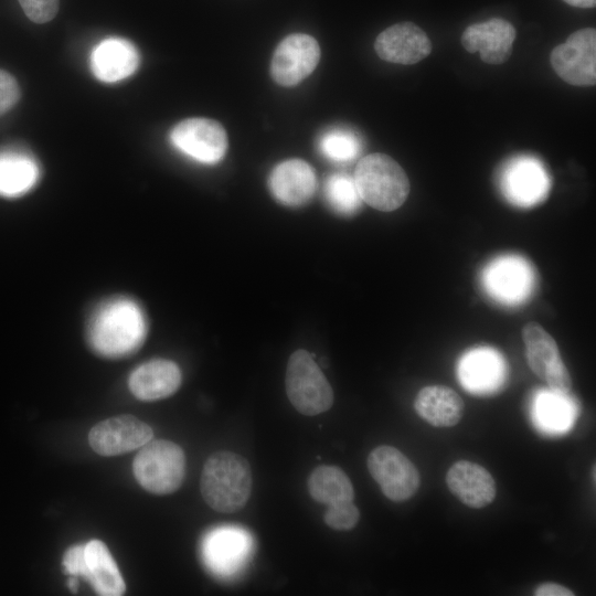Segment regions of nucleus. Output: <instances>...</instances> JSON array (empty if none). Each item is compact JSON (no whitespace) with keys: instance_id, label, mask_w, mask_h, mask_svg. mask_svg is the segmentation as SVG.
I'll return each mask as SVG.
<instances>
[{"instance_id":"nucleus-33","label":"nucleus","mask_w":596,"mask_h":596,"mask_svg":"<svg viewBox=\"0 0 596 596\" xmlns=\"http://www.w3.org/2000/svg\"><path fill=\"white\" fill-rule=\"evenodd\" d=\"M535 596H574L575 593L570 588L557 583H543L534 590Z\"/></svg>"},{"instance_id":"nucleus-34","label":"nucleus","mask_w":596,"mask_h":596,"mask_svg":"<svg viewBox=\"0 0 596 596\" xmlns=\"http://www.w3.org/2000/svg\"><path fill=\"white\" fill-rule=\"evenodd\" d=\"M566 3L577 8H593L596 0H564Z\"/></svg>"},{"instance_id":"nucleus-11","label":"nucleus","mask_w":596,"mask_h":596,"mask_svg":"<svg viewBox=\"0 0 596 596\" xmlns=\"http://www.w3.org/2000/svg\"><path fill=\"white\" fill-rule=\"evenodd\" d=\"M482 283L487 292L504 305H518L530 296L534 274L531 265L517 255L493 259L483 270Z\"/></svg>"},{"instance_id":"nucleus-3","label":"nucleus","mask_w":596,"mask_h":596,"mask_svg":"<svg viewBox=\"0 0 596 596\" xmlns=\"http://www.w3.org/2000/svg\"><path fill=\"white\" fill-rule=\"evenodd\" d=\"M353 180L361 200L383 212L398 209L409 193L405 171L384 153L363 157L355 167Z\"/></svg>"},{"instance_id":"nucleus-6","label":"nucleus","mask_w":596,"mask_h":596,"mask_svg":"<svg viewBox=\"0 0 596 596\" xmlns=\"http://www.w3.org/2000/svg\"><path fill=\"white\" fill-rule=\"evenodd\" d=\"M368 469L383 494L395 502L412 498L421 485L415 465L393 446L374 448L368 457Z\"/></svg>"},{"instance_id":"nucleus-35","label":"nucleus","mask_w":596,"mask_h":596,"mask_svg":"<svg viewBox=\"0 0 596 596\" xmlns=\"http://www.w3.org/2000/svg\"><path fill=\"white\" fill-rule=\"evenodd\" d=\"M67 586L68 588L73 592V593H76L77 592V588H78V583H77V579L75 576H71L67 581Z\"/></svg>"},{"instance_id":"nucleus-28","label":"nucleus","mask_w":596,"mask_h":596,"mask_svg":"<svg viewBox=\"0 0 596 596\" xmlns=\"http://www.w3.org/2000/svg\"><path fill=\"white\" fill-rule=\"evenodd\" d=\"M327 203L339 214L352 215L361 207V198L353 178L334 173L327 178L323 187Z\"/></svg>"},{"instance_id":"nucleus-2","label":"nucleus","mask_w":596,"mask_h":596,"mask_svg":"<svg viewBox=\"0 0 596 596\" xmlns=\"http://www.w3.org/2000/svg\"><path fill=\"white\" fill-rule=\"evenodd\" d=\"M252 483L248 461L238 454L219 450L204 462L200 490L204 501L213 510L232 513L246 504Z\"/></svg>"},{"instance_id":"nucleus-24","label":"nucleus","mask_w":596,"mask_h":596,"mask_svg":"<svg viewBox=\"0 0 596 596\" xmlns=\"http://www.w3.org/2000/svg\"><path fill=\"white\" fill-rule=\"evenodd\" d=\"M311 498L327 507L353 502L354 489L348 475L337 466L315 468L307 482Z\"/></svg>"},{"instance_id":"nucleus-15","label":"nucleus","mask_w":596,"mask_h":596,"mask_svg":"<svg viewBox=\"0 0 596 596\" xmlns=\"http://www.w3.org/2000/svg\"><path fill=\"white\" fill-rule=\"evenodd\" d=\"M515 38L514 26L507 20L493 18L466 28L461 44L469 53L479 52L488 64H502L511 55Z\"/></svg>"},{"instance_id":"nucleus-32","label":"nucleus","mask_w":596,"mask_h":596,"mask_svg":"<svg viewBox=\"0 0 596 596\" xmlns=\"http://www.w3.org/2000/svg\"><path fill=\"white\" fill-rule=\"evenodd\" d=\"M85 545H74L71 546L63 556V567L64 571L72 575H81L88 578V568L85 560Z\"/></svg>"},{"instance_id":"nucleus-1","label":"nucleus","mask_w":596,"mask_h":596,"mask_svg":"<svg viewBox=\"0 0 596 596\" xmlns=\"http://www.w3.org/2000/svg\"><path fill=\"white\" fill-rule=\"evenodd\" d=\"M147 322L140 306L128 297L103 302L88 324V342L93 351L109 359L125 358L143 343Z\"/></svg>"},{"instance_id":"nucleus-4","label":"nucleus","mask_w":596,"mask_h":596,"mask_svg":"<svg viewBox=\"0 0 596 596\" xmlns=\"http://www.w3.org/2000/svg\"><path fill=\"white\" fill-rule=\"evenodd\" d=\"M132 470L136 480L147 491L169 494L184 479L185 456L182 448L167 439H150L137 453Z\"/></svg>"},{"instance_id":"nucleus-20","label":"nucleus","mask_w":596,"mask_h":596,"mask_svg":"<svg viewBox=\"0 0 596 596\" xmlns=\"http://www.w3.org/2000/svg\"><path fill=\"white\" fill-rule=\"evenodd\" d=\"M138 64L139 54L136 46L125 39H106L92 52V72L99 81L106 83L130 76L138 68Z\"/></svg>"},{"instance_id":"nucleus-13","label":"nucleus","mask_w":596,"mask_h":596,"mask_svg":"<svg viewBox=\"0 0 596 596\" xmlns=\"http://www.w3.org/2000/svg\"><path fill=\"white\" fill-rule=\"evenodd\" d=\"M153 437L152 428L132 415H119L96 424L88 434L94 451L118 456L140 448Z\"/></svg>"},{"instance_id":"nucleus-22","label":"nucleus","mask_w":596,"mask_h":596,"mask_svg":"<svg viewBox=\"0 0 596 596\" xmlns=\"http://www.w3.org/2000/svg\"><path fill=\"white\" fill-rule=\"evenodd\" d=\"M84 552L88 568L87 581L97 594L103 596L123 595L126 585L106 544L99 540H92L85 544Z\"/></svg>"},{"instance_id":"nucleus-31","label":"nucleus","mask_w":596,"mask_h":596,"mask_svg":"<svg viewBox=\"0 0 596 596\" xmlns=\"http://www.w3.org/2000/svg\"><path fill=\"white\" fill-rule=\"evenodd\" d=\"M20 96L17 79L7 71L0 70V116L10 110L19 102Z\"/></svg>"},{"instance_id":"nucleus-25","label":"nucleus","mask_w":596,"mask_h":596,"mask_svg":"<svg viewBox=\"0 0 596 596\" xmlns=\"http://www.w3.org/2000/svg\"><path fill=\"white\" fill-rule=\"evenodd\" d=\"M39 167L28 155L0 153V195L18 196L29 191L39 179Z\"/></svg>"},{"instance_id":"nucleus-16","label":"nucleus","mask_w":596,"mask_h":596,"mask_svg":"<svg viewBox=\"0 0 596 596\" xmlns=\"http://www.w3.org/2000/svg\"><path fill=\"white\" fill-rule=\"evenodd\" d=\"M457 372L461 385L467 391L486 394L501 386L505 365L497 350L481 347L469 350L461 356Z\"/></svg>"},{"instance_id":"nucleus-17","label":"nucleus","mask_w":596,"mask_h":596,"mask_svg":"<svg viewBox=\"0 0 596 596\" xmlns=\"http://www.w3.org/2000/svg\"><path fill=\"white\" fill-rule=\"evenodd\" d=\"M269 189L274 198L287 206L307 203L317 188L312 167L301 159H288L278 163L270 172Z\"/></svg>"},{"instance_id":"nucleus-14","label":"nucleus","mask_w":596,"mask_h":596,"mask_svg":"<svg viewBox=\"0 0 596 596\" xmlns=\"http://www.w3.org/2000/svg\"><path fill=\"white\" fill-rule=\"evenodd\" d=\"M380 58L403 65L415 64L432 51L427 34L412 22H401L382 31L374 43Z\"/></svg>"},{"instance_id":"nucleus-30","label":"nucleus","mask_w":596,"mask_h":596,"mask_svg":"<svg viewBox=\"0 0 596 596\" xmlns=\"http://www.w3.org/2000/svg\"><path fill=\"white\" fill-rule=\"evenodd\" d=\"M60 0H19L25 15L35 23L51 21L58 11Z\"/></svg>"},{"instance_id":"nucleus-5","label":"nucleus","mask_w":596,"mask_h":596,"mask_svg":"<svg viewBox=\"0 0 596 596\" xmlns=\"http://www.w3.org/2000/svg\"><path fill=\"white\" fill-rule=\"evenodd\" d=\"M285 382L290 403L302 415H318L333 404L331 385L306 350L290 355Z\"/></svg>"},{"instance_id":"nucleus-12","label":"nucleus","mask_w":596,"mask_h":596,"mask_svg":"<svg viewBox=\"0 0 596 596\" xmlns=\"http://www.w3.org/2000/svg\"><path fill=\"white\" fill-rule=\"evenodd\" d=\"M319 60L320 47L317 40L306 33H292L275 49L270 74L278 85L295 86L315 71Z\"/></svg>"},{"instance_id":"nucleus-23","label":"nucleus","mask_w":596,"mask_h":596,"mask_svg":"<svg viewBox=\"0 0 596 596\" xmlns=\"http://www.w3.org/2000/svg\"><path fill=\"white\" fill-rule=\"evenodd\" d=\"M247 550L246 534L234 528L217 529L209 534L204 543L206 562L217 572L234 571Z\"/></svg>"},{"instance_id":"nucleus-10","label":"nucleus","mask_w":596,"mask_h":596,"mask_svg":"<svg viewBox=\"0 0 596 596\" xmlns=\"http://www.w3.org/2000/svg\"><path fill=\"white\" fill-rule=\"evenodd\" d=\"M500 185L510 203L529 207L547 196L550 178L540 160L520 156L504 164L500 174Z\"/></svg>"},{"instance_id":"nucleus-7","label":"nucleus","mask_w":596,"mask_h":596,"mask_svg":"<svg viewBox=\"0 0 596 596\" xmlns=\"http://www.w3.org/2000/svg\"><path fill=\"white\" fill-rule=\"evenodd\" d=\"M522 339L531 371L545 381L552 391L567 394L572 389V379L553 337L540 323L532 321L523 327Z\"/></svg>"},{"instance_id":"nucleus-8","label":"nucleus","mask_w":596,"mask_h":596,"mask_svg":"<svg viewBox=\"0 0 596 596\" xmlns=\"http://www.w3.org/2000/svg\"><path fill=\"white\" fill-rule=\"evenodd\" d=\"M550 62L556 74L575 86H593L596 82V31L586 28L572 33L553 49Z\"/></svg>"},{"instance_id":"nucleus-9","label":"nucleus","mask_w":596,"mask_h":596,"mask_svg":"<svg viewBox=\"0 0 596 596\" xmlns=\"http://www.w3.org/2000/svg\"><path fill=\"white\" fill-rule=\"evenodd\" d=\"M172 145L191 159L213 164L227 150V135L216 120L204 117L188 118L178 123L170 132Z\"/></svg>"},{"instance_id":"nucleus-26","label":"nucleus","mask_w":596,"mask_h":596,"mask_svg":"<svg viewBox=\"0 0 596 596\" xmlns=\"http://www.w3.org/2000/svg\"><path fill=\"white\" fill-rule=\"evenodd\" d=\"M565 395L551 390L536 396L535 417L545 429L563 430L572 422L574 408Z\"/></svg>"},{"instance_id":"nucleus-21","label":"nucleus","mask_w":596,"mask_h":596,"mask_svg":"<svg viewBox=\"0 0 596 596\" xmlns=\"http://www.w3.org/2000/svg\"><path fill=\"white\" fill-rule=\"evenodd\" d=\"M418 416L435 427H451L462 417L465 404L456 391L445 385L419 390L414 402Z\"/></svg>"},{"instance_id":"nucleus-18","label":"nucleus","mask_w":596,"mask_h":596,"mask_svg":"<svg viewBox=\"0 0 596 596\" xmlns=\"http://www.w3.org/2000/svg\"><path fill=\"white\" fill-rule=\"evenodd\" d=\"M448 489L467 507L481 509L490 504L497 493L496 481L482 466L456 461L446 473Z\"/></svg>"},{"instance_id":"nucleus-27","label":"nucleus","mask_w":596,"mask_h":596,"mask_svg":"<svg viewBox=\"0 0 596 596\" xmlns=\"http://www.w3.org/2000/svg\"><path fill=\"white\" fill-rule=\"evenodd\" d=\"M318 149L327 159L334 162H348L355 159L362 149L359 135L342 127L330 128L319 137Z\"/></svg>"},{"instance_id":"nucleus-29","label":"nucleus","mask_w":596,"mask_h":596,"mask_svg":"<svg viewBox=\"0 0 596 596\" xmlns=\"http://www.w3.org/2000/svg\"><path fill=\"white\" fill-rule=\"evenodd\" d=\"M360 519V511L353 502L328 507L323 520L326 524L338 531L353 529Z\"/></svg>"},{"instance_id":"nucleus-19","label":"nucleus","mask_w":596,"mask_h":596,"mask_svg":"<svg viewBox=\"0 0 596 596\" xmlns=\"http://www.w3.org/2000/svg\"><path fill=\"white\" fill-rule=\"evenodd\" d=\"M181 381V371L173 361L155 359L132 371L128 386L135 397L151 402L172 395L179 389Z\"/></svg>"}]
</instances>
